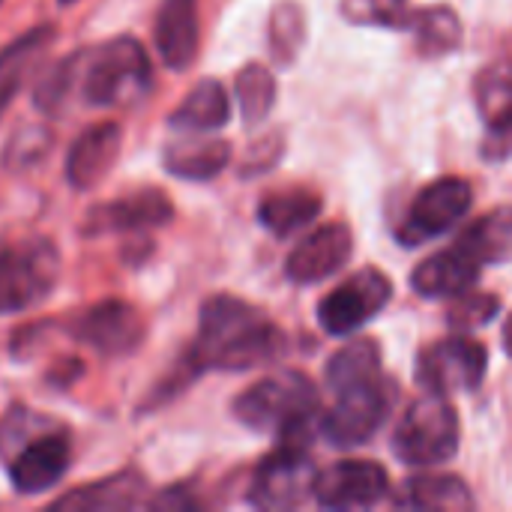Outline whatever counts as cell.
Masks as SVG:
<instances>
[{
	"instance_id": "cell-1",
	"label": "cell",
	"mask_w": 512,
	"mask_h": 512,
	"mask_svg": "<svg viewBox=\"0 0 512 512\" xmlns=\"http://www.w3.org/2000/svg\"><path fill=\"white\" fill-rule=\"evenodd\" d=\"M288 351L285 333L258 306L216 294L201 306L198 336L186 354V369L198 372H249L276 363Z\"/></svg>"
},
{
	"instance_id": "cell-2",
	"label": "cell",
	"mask_w": 512,
	"mask_h": 512,
	"mask_svg": "<svg viewBox=\"0 0 512 512\" xmlns=\"http://www.w3.org/2000/svg\"><path fill=\"white\" fill-rule=\"evenodd\" d=\"M234 417L264 435H276L279 444L309 447L312 432H321V396L312 378L285 369L246 387L234 405Z\"/></svg>"
},
{
	"instance_id": "cell-3",
	"label": "cell",
	"mask_w": 512,
	"mask_h": 512,
	"mask_svg": "<svg viewBox=\"0 0 512 512\" xmlns=\"http://www.w3.org/2000/svg\"><path fill=\"white\" fill-rule=\"evenodd\" d=\"M150 81V57L135 36H120L81 51L78 93L90 108L129 105L150 90Z\"/></svg>"
},
{
	"instance_id": "cell-4",
	"label": "cell",
	"mask_w": 512,
	"mask_h": 512,
	"mask_svg": "<svg viewBox=\"0 0 512 512\" xmlns=\"http://www.w3.org/2000/svg\"><path fill=\"white\" fill-rule=\"evenodd\" d=\"M459 414L444 393L426 390L393 432V456L408 468H438L459 453Z\"/></svg>"
},
{
	"instance_id": "cell-5",
	"label": "cell",
	"mask_w": 512,
	"mask_h": 512,
	"mask_svg": "<svg viewBox=\"0 0 512 512\" xmlns=\"http://www.w3.org/2000/svg\"><path fill=\"white\" fill-rule=\"evenodd\" d=\"M60 279V252L48 237H0V315L42 303Z\"/></svg>"
},
{
	"instance_id": "cell-6",
	"label": "cell",
	"mask_w": 512,
	"mask_h": 512,
	"mask_svg": "<svg viewBox=\"0 0 512 512\" xmlns=\"http://www.w3.org/2000/svg\"><path fill=\"white\" fill-rule=\"evenodd\" d=\"M390 405L393 384L387 378L336 390V402L327 414H321V435L333 447H360L381 432L390 417Z\"/></svg>"
},
{
	"instance_id": "cell-7",
	"label": "cell",
	"mask_w": 512,
	"mask_h": 512,
	"mask_svg": "<svg viewBox=\"0 0 512 512\" xmlns=\"http://www.w3.org/2000/svg\"><path fill=\"white\" fill-rule=\"evenodd\" d=\"M318 468L309 456V447L279 444L252 474L249 504L258 510H294L306 504L315 492Z\"/></svg>"
},
{
	"instance_id": "cell-8",
	"label": "cell",
	"mask_w": 512,
	"mask_h": 512,
	"mask_svg": "<svg viewBox=\"0 0 512 512\" xmlns=\"http://www.w3.org/2000/svg\"><path fill=\"white\" fill-rule=\"evenodd\" d=\"M489 369V354L477 339L450 336L426 345L417 354L414 378L423 390L432 393H474Z\"/></svg>"
},
{
	"instance_id": "cell-9",
	"label": "cell",
	"mask_w": 512,
	"mask_h": 512,
	"mask_svg": "<svg viewBox=\"0 0 512 512\" xmlns=\"http://www.w3.org/2000/svg\"><path fill=\"white\" fill-rule=\"evenodd\" d=\"M390 300L393 282L378 267H366L318 303V324L330 336H351L375 315H381Z\"/></svg>"
},
{
	"instance_id": "cell-10",
	"label": "cell",
	"mask_w": 512,
	"mask_h": 512,
	"mask_svg": "<svg viewBox=\"0 0 512 512\" xmlns=\"http://www.w3.org/2000/svg\"><path fill=\"white\" fill-rule=\"evenodd\" d=\"M474 204V189L462 177H441L423 186L399 228V240L405 246H423L450 228H456Z\"/></svg>"
},
{
	"instance_id": "cell-11",
	"label": "cell",
	"mask_w": 512,
	"mask_h": 512,
	"mask_svg": "<svg viewBox=\"0 0 512 512\" xmlns=\"http://www.w3.org/2000/svg\"><path fill=\"white\" fill-rule=\"evenodd\" d=\"M69 333L102 357H129L144 342V318L126 300H102L72 318Z\"/></svg>"
},
{
	"instance_id": "cell-12",
	"label": "cell",
	"mask_w": 512,
	"mask_h": 512,
	"mask_svg": "<svg viewBox=\"0 0 512 512\" xmlns=\"http://www.w3.org/2000/svg\"><path fill=\"white\" fill-rule=\"evenodd\" d=\"M390 495V477L384 465L366 459H345L318 471L312 498L324 510H369Z\"/></svg>"
},
{
	"instance_id": "cell-13",
	"label": "cell",
	"mask_w": 512,
	"mask_h": 512,
	"mask_svg": "<svg viewBox=\"0 0 512 512\" xmlns=\"http://www.w3.org/2000/svg\"><path fill=\"white\" fill-rule=\"evenodd\" d=\"M174 219V204L162 189H135L120 198H111L84 216V234L102 237V234H123V231H147L162 228Z\"/></svg>"
},
{
	"instance_id": "cell-14",
	"label": "cell",
	"mask_w": 512,
	"mask_h": 512,
	"mask_svg": "<svg viewBox=\"0 0 512 512\" xmlns=\"http://www.w3.org/2000/svg\"><path fill=\"white\" fill-rule=\"evenodd\" d=\"M354 252V234L345 222L318 225L285 261V276L297 285H315L336 276Z\"/></svg>"
},
{
	"instance_id": "cell-15",
	"label": "cell",
	"mask_w": 512,
	"mask_h": 512,
	"mask_svg": "<svg viewBox=\"0 0 512 512\" xmlns=\"http://www.w3.org/2000/svg\"><path fill=\"white\" fill-rule=\"evenodd\" d=\"M477 114L486 123V159H501L512 150V57L483 66L474 78Z\"/></svg>"
},
{
	"instance_id": "cell-16",
	"label": "cell",
	"mask_w": 512,
	"mask_h": 512,
	"mask_svg": "<svg viewBox=\"0 0 512 512\" xmlns=\"http://www.w3.org/2000/svg\"><path fill=\"white\" fill-rule=\"evenodd\" d=\"M120 144H123V132L117 123H99V126H90L87 132H81L75 138V144L69 147L66 165H63L69 186L84 192V189H93L96 183H102L120 156Z\"/></svg>"
},
{
	"instance_id": "cell-17",
	"label": "cell",
	"mask_w": 512,
	"mask_h": 512,
	"mask_svg": "<svg viewBox=\"0 0 512 512\" xmlns=\"http://www.w3.org/2000/svg\"><path fill=\"white\" fill-rule=\"evenodd\" d=\"M69 471V441L63 435H45L18 450L9 462V480L21 495H42L54 489Z\"/></svg>"
},
{
	"instance_id": "cell-18",
	"label": "cell",
	"mask_w": 512,
	"mask_h": 512,
	"mask_svg": "<svg viewBox=\"0 0 512 512\" xmlns=\"http://www.w3.org/2000/svg\"><path fill=\"white\" fill-rule=\"evenodd\" d=\"M156 48L168 69L183 72L198 54V0H162L156 15Z\"/></svg>"
},
{
	"instance_id": "cell-19",
	"label": "cell",
	"mask_w": 512,
	"mask_h": 512,
	"mask_svg": "<svg viewBox=\"0 0 512 512\" xmlns=\"http://www.w3.org/2000/svg\"><path fill=\"white\" fill-rule=\"evenodd\" d=\"M480 264L465 255L459 246H450L438 255H429L414 273H411V288L420 297L441 300V297H459L471 291L480 282Z\"/></svg>"
},
{
	"instance_id": "cell-20",
	"label": "cell",
	"mask_w": 512,
	"mask_h": 512,
	"mask_svg": "<svg viewBox=\"0 0 512 512\" xmlns=\"http://www.w3.org/2000/svg\"><path fill=\"white\" fill-rule=\"evenodd\" d=\"M393 507L399 510H435L465 512L474 510V495L462 477L453 474H417L408 477L393 495Z\"/></svg>"
},
{
	"instance_id": "cell-21",
	"label": "cell",
	"mask_w": 512,
	"mask_h": 512,
	"mask_svg": "<svg viewBox=\"0 0 512 512\" xmlns=\"http://www.w3.org/2000/svg\"><path fill=\"white\" fill-rule=\"evenodd\" d=\"M453 246L471 255L480 267L512 261V204L495 207L477 222H471Z\"/></svg>"
},
{
	"instance_id": "cell-22",
	"label": "cell",
	"mask_w": 512,
	"mask_h": 512,
	"mask_svg": "<svg viewBox=\"0 0 512 512\" xmlns=\"http://www.w3.org/2000/svg\"><path fill=\"white\" fill-rule=\"evenodd\" d=\"M231 162V144L222 138H183L165 147L162 165L180 180H213Z\"/></svg>"
},
{
	"instance_id": "cell-23",
	"label": "cell",
	"mask_w": 512,
	"mask_h": 512,
	"mask_svg": "<svg viewBox=\"0 0 512 512\" xmlns=\"http://www.w3.org/2000/svg\"><path fill=\"white\" fill-rule=\"evenodd\" d=\"M228 120H231V99L222 81L216 78L198 81L168 117L174 129H186V132H213L222 129Z\"/></svg>"
},
{
	"instance_id": "cell-24",
	"label": "cell",
	"mask_w": 512,
	"mask_h": 512,
	"mask_svg": "<svg viewBox=\"0 0 512 512\" xmlns=\"http://www.w3.org/2000/svg\"><path fill=\"white\" fill-rule=\"evenodd\" d=\"M141 495H144V477L135 471H123L117 477L99 480L93 486H81L72 495H63L60 501H54V510H132L141 507Z\"/></svg>"
},
{
	"instance_id": "cell-25",
	"label": "cell",
	"mask_w": 512,
	"mask_h": 512,
	"mask_svg": "<svg viewBox=\"0 0 512 512\" xmlns=\"http://www.w3.org/2000/svg\"><path fill=\"white\" fill-rule=\"evenodd\" d=\"M51 39H54V27L45 24V27H33L30 33H24L21 39L9 42L0 51V117H3L6 105L15 99V93L21 90L24 78L42 60Z\"/></svg>"
},
{
	"instance_id": "cell-26",
	"label": "cell",
	"mask_w": 512,
	"mask_h": 512,
	"mask_svg": "<svg viewBox=\"0 0 512 512\" xmlns=\"http://www.w3.org/2000/svg\"><path fill=\"white\" fill-rule=\"evenodd\" d=\"M321 210H324V201L315 192L294 186V189L264 195V201L258 204V219L276 237H288L297 228L312 225L321 216Z\"/></svg>"
},
{
	"instance_id": "cell-27",
	"label": "cell",
	"mask_w": 512,
	"mask_h": 512,
	"mask_svg": "<svg viewBox=\"0 0 512 512\" xmlns=\"http://www.w3.org/2000/svg\"><path fill=\"white\" fill-rule=\"evenodd\" d=\"M384 378V363H381V348L375 339H354L345 348H339L330 363H327V387L345 390L354 384H369Z\"/></svg>"
},
{
	"instance_id": "cell-28",
	"label": "cell",
	"mask_w": 512,
	"mask_h": 512,
	"mask_svg": "<svg viewBox=\"0 0 512 512\" xmlns=\"http://www.w3.org/2000/svg\"><path fill=\"white\" fill-rule=\"evenodd\" d=\"M414 33L417 51L423 57H444L462 45V21L450 6H426L414 9V18L408 24Z\"/></svg>"
},
{
	"instance_id": "cell-29",
	"label": "cell",
	"mask_w": 512,
	"mask_h": 512,
	"mask_svg": "<svg viewBox=\"0 0 512 512\" xmlns=\"http://www.w3.org/2000/svg\"><path fill=\"white\" fill-rule=\"evenodd\" d=\"M234 93L240 102V114L246 126H258L270 117L273 105H276V78L267 66L261 63H249L237 72L234 81Z\"/></svg>"
},
{
	"instance_id": "cell-30",
	"label": "cell",
	"mask_w": 512,
	"mask_h": 512,
	"mask_svg": "<svg viewBox=\"0 0 512 512\" xmlns=\"http://www.w3.org/2000/svg\"><path fill=\"white\" fill-rule=\"evenodd\" d=\"M78 66H81V51H75V54H69L60 63H54V66L45 69V75L33 87V105L42 114L60 117L66 111L69 96L78 87Z\"/></svg>"
},
{
	"instance_id": "cell-31",
	"label": "cell",
	"mask_w": 512,
	"mask_h": 512,
	"mask_svg": "<svg viewBox=\"0 0 512 512\" xmlns=\"http://www.w3.org/2000/svg\"><path fill=\"white\" fill-rule=\"evenodd\" d=\"M306 42V15L297 3L285 0L270 15V51L282 66H291Z\"/></svg>"
},
{
	"instance_id": "cell-32",
	"label": "cell",
	"mask_w": 512,
	"mask_h": 512,
	"mask_svg": "<svg viewBox=\"0 0 512 512\" xmlns=\"http://www.w3.org/2000/svg\"><path fill=\"white\" fill-rule=\"evenodd\" d=\"M342 15L360 27L408 30L414 9L411 0H342Z\"/></svg>"
},
{
	"instance_id": "cell-33",
	"label": "cell",
	"mask_w": 512,
	"mask_h": 512,
	"mask_svg": "<svg viewBox=\"0 0 512 512\" xmlns=\"http://www.w3.org/2000/svg\"><path fill=\"white\" fill-rule=\"evenodd\" d=\"M498 309H501V303H498L495 294H471V291H465V294L453 297V306L447 312V324L456 333H468V330L483 327L486 321H492L498 315Z\"/></svg>"
},
{
	"instance_id": "cell-34",
	"label": "cell",
	"mask_w": 512,
	"mask_h": 512,
	"mask_svg": "<svg viewBox=\"0 0 512 512\" xmlns=\"http://www.w3.org/2000/svg\"><path fill=\"white\" fill-rule=\"evenodd\" d=\"M51 147V135L42 126H27L24 132H18L9 144H6V168L21 171L30 168L33 162H39L45 156V150Z\"/></svg>"
},
{
	"instance_id": "cell-35",
	"label": "cell",
	"mask_w": 512,
	"mask_h": 512,
	"mask_svg": "<svg viewBox=\"0 0 512 512\" xmlns=\"http://www.w3.org/2000/svg\"><path fill=\"white\" fill-rule=\"evenodd\" d=\"M279 156H282V138L279 135H267V138H261V141H255L249 147V159H246V165L240 171L243 174L267 171V168H273L279 162Z\"/></svg>"
},
{
	"instance_id": "cell-36",
	"label": "cell",
	"mask_w": 512,
	"mask_h": 512,
	"mask_svg": "<svg viewBox=\"0 0 512 512\" xmlns=\"http://www.w3.org/2000/svg\"><path fill=\"white\" fill-rule=\"evenodd\" d=\"M150 507H156V510H195V501L186 495V489H171L168 495H159L156 501H150Z\"/></svg>"
},
{
	"instance_id": "cell-37",
	"label": "cell",
	"mask_w": 512,
	"mask_h": 512,
	"mask_svg": "<svg viewBox=\"0 0 512 512\" xmlns=\"http://www.w3.org/2000/svg\"><path fill=\"white\" fill-rule=\"evenodd\" d=\"M504 351L512 357V315H510V321L504 324Z\"/></svg>"
},
{
	"instance_id": "cell-38",
	"label": "cell",
	"mask_w": 512,
	"mask_h": 512,
	"mask_svg": "<svg viewBox=\"0 0 512 512\" xmlns=\"http://www.w3.org/2000/svg\"><path fill=\"white\" fill-rule=\"evenodd\" d=\"M60 6H72V3H78V0H57Z\"/></svg>"
}]
</instances>
